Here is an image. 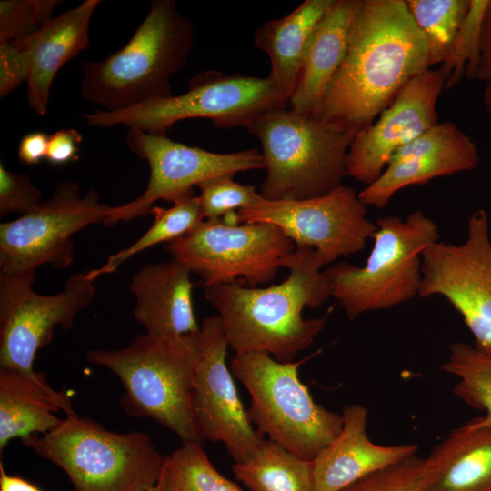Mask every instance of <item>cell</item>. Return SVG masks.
<instances>
[{
	"label": "cell",
	"mask_w": 491,
	"mask_h": 491,
	"mask_svg": "<svg viewBox=\"0 0 491 491\" xmlns=\"http://www.w3.org/2000/svg\"><path fill=\"white\" fill-rule=\"evenodd\" d=\"M358 193L344 185L303 200L261 196L235 213V223H267L280 228L296 246L315 249L324 266L363 250L376 229Z\"/></svg>",
	"instance_id": "cell-12"
},
{
	"label": "cell",
	"mask_w": 491,
	"mask_h": 491,
	"mask_svg": "<svg viewBox=\"0 0 491 491\" xmlns=\"http://www.w3.org/2000/svg\"><path fill=\"white\" fill-rule=\"evenodd\" d=\"M164 248L199 276L204 287L238 281L257 287L275 279L296 245L274 225L235 224L221 218L203 220Z\"/></svg>",
	"instance_id": "cell-10"
},
{
	"label": "cell",
	"mask_w": 491,
	"mask_h": 491,
	"mask_svg": "<svg viewBox=\"0 0 491 491\" xmlns=\"http://www.w3.org/2000/svg\"><path fill=\"white\" fill-rule=\"evenodd\" d=\"M430 68L405 0H357L345 59L315 116L356 135Z\"/></svg>",
	"instance_id": "cell-1"
},
{
	"label": "cell",
	"mask_w": 491,
	"mask_h": 491,
	"mask_svg": "<svg viewBox=\"0 0 491 491\" xmlns=\"http://www.w3.org/2000/svg\"><path fill=\"white\" fill-rule=\"evenodd\" d=\"M191 406L202 441L223 443L235 463L253 456L264 436L254 428L226 365L229 347L218 316L203 319Z\"/></svg>",
	"instance_id": "cell-16"
},
{
	"label": "cell",
	"mask_w": 491,
	"mask_h": 491,
	"mask_svg": "<svg viewBox=\"0 0 491 491\" xmlns=\"http://www.w3.org/2000/svg\"><path fill=\"white\" fill-rule=\"evenodd\" d=\"M198 334L158 337L145 333L120 349H92L86 358L119 378L125 391L122 406L129 415L152 418L183 443L202 444L191 406Z\"/></svg>",
	"instance_id": "cell-4"
},
{
	"label": "cell",
	"mask_w": 491,
	"mask_h": 491,
	"mask_svg": "<svg viewBox=\"0 0 491 491\" xmlns=\"http://www.w3.org/2000/svg\"><path fill=\"white\" fill-rule=\"evenodd\" d=\"M165 491H242L213 466L198 442H186L165 457L157 482Z\"/></svg>",
	"instance_id": "cell-29"
},
{
	"label": "cell",
	"mask_w": 491,
	"mask_h": 491,
	"mask_svg": "<svg viewBox=\"0 0 491 491\" xmlns=\"http://www.w3.org/2000/svg\"><path fill=\"white\" fill-rule=\"evenodd\" d=\"M357 0H333L305 49L288 107L315 116L341 66Z\"/></svg>",
	"instance_id": "cell-22"
},
{
	"label": "cell",
	"mask_w": 491,
	"mask_h": 491,
	"mask_svg": "<svg viewBox=\"0 0 491 491\" xmlns=\"http://www.w3.org/2000/svg\"><path fill=\"white\" fill-rule=\"evenodd\" d=\"M194 35L193 24L174 0L151 1L121 49L82 64V95L108 112L172 96L170 80L187 63Z\"/></svg>",
	"instance_id": "cell-3"
},
{
	"label": "cell",
	"mask_w": 491,
	"mask_h": 491,
	"mask_svg": "<svg viewBox=\"0 0 491 491\" xmlns=\"http://www.w3.org/2000/svg\"><path fill=\"white\" fill-rule=\"evenodd\" d=\"M246 128L262 145L264 198L308 199L343 185L355 134L288 106L261 113Z\"/></svg>",
	"instance_id": "cell-5"
},
{
	"label": "cell",
	"mask_w": 491,
	"mask_h": 491,
	"mask_svg": "<svg viewBox=\"0 0 491 491\" xmlns=\"http://www.w3.org/2000/svg\"><path fill=\"white\" fill-rule=\"evenodd\" d=\"M168 208L154 205L153 223L147 231L128 247L111 255L99 268L87 271L92 279L115 272L135 255L159 244H167L189 233L204 220L200 199L190 195L175 199Z\"/></svg>",
	"instance_id": "cell-27"
},
{
	"label": "cell",
	"mask_w": 491,
	"mask_h": 491,
	"mask_svg": "<svg viewBox=\"0 0 491 491\" xmlns=\"http://www.w3.org/2000/svg\"><path fill=\"white\" fill-rule=\"evenodd\" d=\"M100 0H85L53 17L35 35L15 42L25 53L29 75L27 100L32 110L45 115L50 89L60 68L89 45L91 17Z\"/></svg>",
	"instance_id": "cell-21"
},
{
	"label": "cell",
	"mask_w": 491,
	"mask_h": 491,
	"mask_svg": "<svg viewBox=\"0 0 491 491\" xmlns=\"http://www.w3.org/2000/svg\"><path fill=\"white\" fill-rule=\"evenodd\" d=\"M376 225L373 246L363 266L341 261L324 270L331 296L350 320L418 296L422 253L439 239L437 225L421 210L405 220L381 217Z\"/></svg>",
	"instance_id": "cell-7"
},
{
	"label": "cell",
	"mask_w": 491,
	"mask_h": 491,
	"mask_svg": "<svg viewBox=\"0 0 491 491\" xmlns=\"http://www.w3.org/2000/svg\"><path fill=\"white\" fill-rule=\"evenodd\" d=\"M430 453L412 456L375 472L341 491H432L443 468Z\"/></svg>",
	"instance_id": "cell-31"
},
{
	"label": "cell",
	"mask_w": 491,
	"mask_h": 491,
	"mask_svg": "<svg viewBox=\"0 0 491 491\" xmlns=\"http://www.w3.org/2000/svg\"><path fill=\"white\" fill-rule=\"evenodd\" d=\"M480 157L475 142L454 123H437L400 147L379 177L358 196L366 206L383 209L399 190L430 180L474 170Z\"/></svg>",
	"instance_id": "cell-18"
},
{
	"label": "cell",
	"mask_w": 491,
	"mask_h": 491,
	"mask_svg": "<svg viewBox=\"0 0 491 491\" xmlns=\"http://www.w3.org/2000/svg\"><path fill=\"white\" fill-rule=\"evenodd\" d=\"M287 107L272 81L241 74L206 70L188 83L180 95L148 101L120 111L97 110L83 115L89 125H123L152 134H165L175 123L208 118L217 128L247 127L261 113Z\"/></svg>",
	"instance_id": "cell-9"
},
{
	"label": "cell",
	"mask_w": 491,
	"mask_h": 491,
	"mask_svg": "<svg viewBox=\"0 0 491 491\" xmlns=\"http://www.w3.org/2000/svg\"><path fill=\"white\" fill-rule=\"evenodd\" d=\"M111 208L95 189L82 196L76 182H60L37 208L0 225V275L35 274L45 264L67 267L74 259L72 236L104 224Z\"/></svg>",
	"instance_id": "cell-11"
},
{
	"label": "cell",
	"mask_w": 491,
	"mask_h": 491,
	"mask_svg": "<svg viewBox=\"0 0 491 491\" xmlns=\"http://www.w3.org/2000/svg\"><path fill=\"white\" fill-rule=\"evenodd\" d=\"M35 274L0 275V367L34 372L37 351L50 343L55 326L69 329L95 296L94 279L75 273L62 291L37 294Z\"/></svg>",
	"instance_id": "cell-15"
},
{
	"label": "cell",
	"mask_w": 491,
	"mask_h": 491,
	"mask_svg": "<svg viewBox=\"0 0 491 491\" xmlns=\"http://www.w3.org/2000/svg\"><path fill=\"white\" fill-rule=\"evenodd\" d=\"M28 75V62L19 46L15 42L0 43V97L26 83Z\"/></svg>",
	"instance_id": "cell-36"
},
{
	"label": "cell",
	"mask_w": 491,
	"mask_h": 491,
	"mask_svg": "<svg viewBox=\"0 0 491 491\" xmlns=\"http://www.w3.org/2000/svg\"><path fill=\"white\" fill-rule=\"evenodd\" d=\"M232 470L250 491H312L311 461L268 438L249 459L235 463Z\"/></svg>",
	"instance_id": "cell-26"
},
{
	"label": "cell",
	"mask_w": 491,
	"mask_h": 491,
	"mask_svg": "<svg viewBox=\"0 0 491 491\" xmlns=\"http://www.w3.org/2000/svg\"><path fill=\"white\" fill-rule=\"evenodd\" d=\"M446 83L441 68L427 69L410 80L377 120L355 135L346 155V175L372 184L396 150L436 125V103Z\"/></svg>",
	"instance_id": "cell-17"
},
{
	"label": "cell",
	"mask_w": 491,
	"mask_h": 491,
	"mask_svg": "<svg viewBox=\"0 0 491 491\" xmlns=\"http://www.w3.org/2000/svg\"><path fill=\"white\" fill-rule=\"evenodd\" d=\"M338 436L311 461L312 491H341L356 481L412 456L416 444L382 446L366 433L367 410L360 404L344 406Z\"/></svg>",
	"instance_id": "cell-19"
},
{
	"label": "cell",
	"mask_w": 491,
	"mask_h": 491,
	"mask_svg": "<svg viewBox=\"0 0 491 491\" xmlns=\"http://www.w3.org/2000/svg\"><path fill=\"white\" fill-rule=\"evenodd\" d=\"M58 411L76 416L67 393L55 390L43 373L0 368L1 451L14 438L23 441L57 427L63 420Z\"/></svg>",
	"instance_id": "cell-23"
},
{
	"label": "cell",
	"mask_w": 491,
	"mask_h": 491,
	"mask_svg": "<svg viewBox=\"0 0 491 491\" xmlns=\"http://www.w3.org/2000/svg\"><path fill=\"white\" fill-rule=\"evenodd\" d=\"M443 472L432 491H491V422L474 418L433 449Z\"/></svg>",
	"instance_id": "cell-25"
},
{
	"label": "cell",
	"mask_w": 491,
	"mask_h": 491,
	"mask_svg": "<svg viewBox=\"0 0 491 491\" xmlns=\"http://www.w3.org/2000/svg\"><path fill=\"white\" fill-rule=\"evenodd\" d=\"M0 491H41L20 476L8 475L0 462Z\"/></svg>",
	"instance_id": "cell-40"
},
{
	"label": "cell",
	"mask_w": 491,
	"mask_h": 491,
	"mask_svg": "<svg viewBox=\"0 0 491 491\" xmlns=\"http://www.w3.org/2000/svg\"><path fill=\"white\" fill-rule=\"evenodd\" d=\"M316 251L296 246L282 267L289 276L280 284L249 287L243 282L205 287V299L217 310L229 347L235 354L261 352L283 363L306 350L326 326V316L304 318L330 296Z\"/></svg>",
	"instance_id": "cell-2"
},
{
	"label": "cell",
	"mask_w": 491,
	"mask_h": 491,
	"mask_svg": "<svg viewBox=\"0 0 491 491\" xmlns=\"http://www.w3.org/2000/svg\"><path fill=\"white\" fill-rule=\"evenodd\" d=\"M487 3L488 0L470 1L467 15L441 68L446 76V89L458 85L464 75L476 78L481 23Z\"/></svg>",
	"instance_id": "cell-32"
},
{
	"label": "cell",
	"mask_w": 491,
	"mask_h": 491,
	"mask_svg": "<svg viewBox=\"0 0 491 491\" xmlns=\"http://www.w3.org/2000/svg\"><path fill=\"white\" fill-rule=\"evenodd\" d=\"M22 443L63 469L75 491H145L157 484L165 457L142 432L109 431L77 415Z\"/></svg>",
	"instance_id": "cell-6"
},
{
	"label": "cell",
	"mask_w": 491,
	"mask_h": 491,
	"mask_svg": "<svg viewBox=\"0 0 491 491\" xmlns=\"http://www.w3.org/2000/svg\"><path fill=\"white\" fill-rule=\"evenodd\" d=\"M301 363H283L268 354L252 352L235 354L230 368L250 395L246 413L257 432L312 461L338 436L343 419L315 402L299 378Z\"/></svg>",
	"instance_id": "cell-8"
},
{
	"label": "cell",
	"mask_w": 491,
	"mask_h": 491,
	"mask_svg": "<svg viewBox=\"0 0 491 491\" xmlns=\"http://www.w3.org/2000/svg\"><path fill=\"white\" fill-rule=\"evenodd\" d=\"M59 0H2L0 43L19 41L40 31L52 18Z\"/></svg>",
	"instance_id": "cell-33"
},
{
	"label": "cell",
	"mask_w": 491,
	"mask_h": 491,
	"mask_svg": "<svg viewBox=\"0 0 491 491\" xmlns=\"http://www.w3.org/2000/svg\"><path fill=\"white\" fill-rule=\"evenodd\" d=\"M82 140V134L75 128H62L49 135L46 160L53 165L75 161Z\"/></svg>",
	"instance_id": "cell-37"
},
{
	"label": "cell",
	"mask_w": 491,
	"mask_h": 491,
	"mask_svg": "<svg viewBox=\"0 0 491 491\" xmlns=\"http://www.w3.org/2000/svg\"><path fill=\"white\" fill-rule=\"evenodd\" d=\"M475 79L485 83L491 80V0H488L482 18L479 55Z\"/></svg>",
	"instance_id": "cell-38"
},
{
	"label": "cell",
	"mask_w": 491,
	"mask_h": 491,
	"mask_svg": "<svg viewBox=\"0 0 491 491\" xmlns=\"http://www.w3.org/2000/svg\"><path fill=\"white\" fill-rule=\"evenodd\" d=\"M333 0H305L288 15L259 26L254 45L270 59L268 78L288 106L307 41Z\"/></svg>",
	"instance_id": "cell-24"
},
{
	"label": "cell",
	"mask_w": 491,
	"mask_h": 491,
	"mask_svg": "<svg viewBox=\"0 0 491 491\" xmlns=\"http://www.w3.org/2000/svg\"><path fill=\"white\" fill-rule=\"evenodd\" d=\"M49 135L44 132H31L19 142L17 154L19 160L26 165H35L46 159Z\"/></svg>",
	"instance_id": "cell-39"
},
{
	"label": "cell",
	"mask_w": 491,
	"mask_h": 491,
	"mask_svg": "<svg viewBox=\"0 0 491 491\" xmlns=\"http://www.w3.org/2000/svg\"><path fill=\"white\" fill-rule=\"evenodd\" d=\"M125 141L132 153L147 162L149 179L140 196L112 206L103 224L105 226L150 214L159 199L173 202L194 195L193 187L211 177L265 168L262 154L256 148L215 153L171 140L165 134L134 127L128 128Z\"/></svg>",
	"instance_id": "cell-14"
},
{
	"label": "cell",
	"mask_w": 491,
	"mask_h": 491,
	"mask_svg": "<svg viewBox=\"0 0 491 491\" xmlns=\"http://www.w3.org/2000/svg\"><path fill=\"white\" fill-rule=\"evenodd\" d=\"M41 191L25 174L16 173L0 165V216L10 213L24 215L41 205Z\"/></svg>",
	"instance_id": "cell-35"
},
{
	"label": "cell",
	"mask_w": 491,
	"mask_h": 491,
	"mask_svg": "<svg viewBox=\"0 0 491 491\" xmlns=\"http://www.w3.org/2000/svg\"><path fill=\"white\" fill-rule=\"evenodd\" d=\"M442 370L457 378L454 394L469 406L485 411L491 422V353L453 343Z\"/></svg>",
	"instance_id": "cell-30"
},
{
	"label": "cell",
	"mask_w": 491,
	"mask_h": 491,
	"mask_svg": "<svg viewBox=\"0 0 491 491\" xmlns=\"http://www.w3.org/2000/svg\"><path fill=\"white\" fill-rule=\"evenodd\" d=\"M483 103L491 123V80L486 82L483 93Z\"/></svg>",
	"instance_id": "cell-41"
},
{
	"label": "cell",
	"mask_w": 491,
	"mask_h": 491,
	"mask_svg": "<svg viewBox=\"0 0 491 491\" xmlns=\"http://www.w3.org/2000/svg\"><path fill=\"white\" fill-rule=\"evenodd\" d=\"M421 297H445L460 314L475 346L491 353V239L489 217L477 209L462 244L436 242L421 256Z\"/></svg>",
	"instance_id": "cell-13"
},
{
	"label": "cell",
	"mask_w": 491,
	"mask_h": 491,
	"mask_svg": "<svg viewBox=\"0 0 491 491\" xmlns=\"http://www.w3.org/2000/svg\"><path fill=\"white\" fill-rule=\"evenodd\" d=\"M422 33L430 67L444 64L467 15L471 0H405Z\"/></svg>",
	"instance_id": "cell-28"
},
{
	"label": "cell",
	"mask_w": 491,
	"mask_h": 491,
	"mask_svg": "<svg viewBox=\"0 0 491 491\" xmlns=\"http://www.w3.org/2000/svg\"><path fill=\"white\" fill-rule=\"evenodd\" d=\"M145 491H165L164 488L157 483L155 486L145 490Z\"/></svg>",
	"instance_id": "cell-42"
},
{
	"label": "cell",
	"mask_w": 491,
	"mask_h": 491,
	"mask_svg": "<svg viewBox=\"0 0 491 491\" xmlns=\"http://www.w3.org/2000/svg\"><path fill=\"white\" fill-rule=\"evenodd\" d=\"M190 275L184 264L172 258L145 265L133 276L129 290L135 299L134 316L146 334L175 337L199 333Z\"/></svg>",
	"instance_id": "cell-20"
},
{
	"label": "cell",
	"mask_w": 491,
	"mask_h": 491,
	"mask_svg": "<svg viewBox=\"0 0 491 491\" xmlns=\"http://www.w3.org/2000/svg\"><path fill=\"white\" fill-rule=\"evenodd\" d=\"M233 176L217 175L196 185L204 220L221 219L247 207L257 199L259 193L254 185L239 184Z\"/></svg>",
	"instance_id": "cell-34"
}]
</instances>
